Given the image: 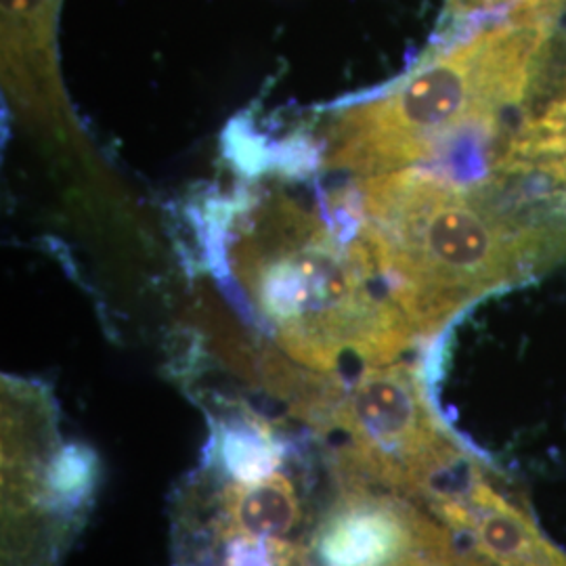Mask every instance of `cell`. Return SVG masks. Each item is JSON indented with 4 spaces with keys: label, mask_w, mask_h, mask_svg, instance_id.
<instances>
[{
    "label": "cell",
    "mask_w": 566,
    "mask_h": 566,
    "mask_svg": "<svg viewBox=\"0 0 566 566\" xmlns=\"http://www.w3.org/2000/svg\"><path fill=\"white\" fill-rule=\"evenodd\" d=\"M212 227L214 261L290 361L344 374L422 344L336 196L311 210L282 191L242 193Z\"/></svg>",
    "instance_id": "1"
},
{
    "label": "cell",
    "mask_w": 566,
    "mask_h": 566,
    "mask_svg": "<svg viewBox=\"0 0 566 566\" xmlns=\"http://www.w3.org/2000/svg\"><path fill=\"white\" fill-rule=\"evenodd\" d=\"M554 18H507L434 44L385 91L329 112L319 135L325 170L357 181L424 168L489 137L523 93Z\"/></svg>",
    "instance_id": "2"
},
{
    "label": "cell",
    "mask_w": 566,
    "mask_h": 566,
    "mask_svg": "<svg viewBox=\"0 0 566 566\" xmlns=\"http://www.w3.org/2000/svg\"><path fill=\"white\" fill-rule=\"evenodd\" d=\"M338 200L422 344L470 304L533 280L523 250L486 203L430 170L357 179Z\"/></svg>",
    "instance_id": "3"
},
{
    "label": "cell",
    "mask_w": 566,
    "mask_h": 566,
    "mask_svg": "<svg viewBox=\"0 0 566 566\" xmlns=\"http://www.w3.org/2000/svg\"><path fill=\"white\" fill-rule=\"evenodd\" d=\"M476 189L537 275L566 261V2L502 116Z\"/></svg>",
    "instance_id": "4"
},
{
    "label": "cell",
    "mask_w": 566,
    "mask_h": 566,
    "mask_svg": "<svg viewBox=\"0 0 566 566\" xmlns=\"http://www.w3.org/2000/svg\"><path fill=\"white\" fill-rule=\"evenodd\" d=\"M449 537L451 531L420 504L382 486L344 479L343 493L311 533L301 566H407Z\"/></svg>",
    "instance_id": "5"
},
{
    "label": "cell",
    "mask_w": 566,
    "mask_h": 566,
    "mask_svg": "<svg viewBox=\"0 0 566 566\" xmlns=\"http://www.w3.org/2000/svg\"><path fill=\"white\" fill-rule=\"evenodd\" d=\"M60 7L61 0H2V88L21 120L74 143L78 128L57 63Z\"/></svg>",
    "instance_id": "6"
},
{
    "label": "cell",
    "mask_w": 566,
    "mask_h": 566,
    "mask_svg": "<svg viewBox=\"0 0 566 566\" xmlns=\"http://www.w3.org/2000/svg\"><path fill=\"white\" fill-rule=\"evenodd\" d=\"M458 544L491 566H566V554L535 525L525 506L495 485L485 470L464 491L430 506Z\"/></svg>",
    "instance_id": "7"
},
{
    "label": "cell",
    "mask_w": 566,
    "mask_h": 566,
    "mask_svg": "<svg viewBox=\"0 0 566 566\" xmlns=\"http://www.w3.org/2000/svg\"><path fill=\"white\" fill-rule=\"evenodd\" d=\"M304 510L296 483L275 470L256 481H233L221 489L214 533L219 542L242 539L263 546H285L303 523Z\"/></svg>",
    "instance_id": "8"
},
{
    "label": "cell",
    "mask_w": 566,
    "mask_h": 566,
    "mask_svg": "<svg viewBox=\"0 0 566 566\" xmlns=\"http://www.w3.org/2000/svg\"><path fill=\"white\" fill-rule=\"evenodd\" d=\"M565 2L566 0H447V25L439 42L458 39L465 32H472L493 21L556 13L563 9Z\"/></svg>",
    "instance_id": "9"
},
{
    "label": "cell",
    "mask_w": 566,
    "mask_h": 566,
    "mask_svg": "<svg viewBox=\"0 0 566 566\" xmlns=\"http://www.w3.org/2000/svg\"><path fill=\"white\" fill-rule=\"evenodd\" d=\"M407 566H491L458 544L455 537L420 552Z\"/></svg>",
    "instance_id": "10"
}]
</instances>
